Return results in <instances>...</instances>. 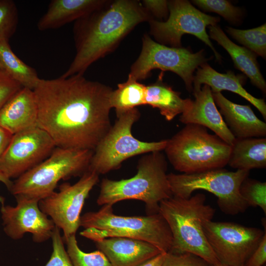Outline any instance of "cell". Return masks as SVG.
Instances as JSON below:
<instances>
[{"mask_svg": "<svg viewBox=\"0 0 266 266\" xmlns=\"http://www.w3.org/2000/svg\"><path fill=\"white\" fill-rule=\"evenodd\" d=\"M154 19L140 0H114L74 22L76 53L61 76L84 75L97 60L112 52L138 24Z\"/></svg>", "mask_w": 266, "mask_h": 266, "instance_id": "cell-2", "label": "cell"}, {"mask_svg": "<svg viewBox=\"0 0 266 266\" xmlns=\"http://www.w3.org/2000/svg\"><path fill=\"white\" fill-rule=\"evenodd\" d=\"M162 266H210L203 259L185 252L179 254L168 252L166 253Z\"/></svg>", "mask_w": 266, "mask_h": 266, "instance_id": "cell-33", "label": "cell"}, {"mask_svg": "<svg viewBox=\"0 0 266 266\" xmlns=\"http://www.w3.org/2000/svg\"><path fill=\"white\" fill-rule=\"evenodd\" d=\"M63 241L66 244V251L73 266H112L100 251L97 250L90 253L83 251L78 246L75 235Z\"/></svg>", "mask_w": 266, "mask_h": 266, "instance_id": "cell-28", "label": "cell"}, {"mask_svg": "<svg viewBox=\"0 0 266 266\" xmlns=\"http://www.w3.org/2000/svg\"><path fill=\"white\" fill-rule=\"evenodd\" d=\"M266 262V233L245 266H263Z\"/></svg>", "mask_w": 266, "mask_h": 266, "instance_id": "cell-36", "label": "cell"}, {"mask_svg": "<svg viewBox=\"0 0 266 266\" xmlns=\"http://www.w3.org/2000/svg\"><path fill=\"white\" fill-rule=\"evenodd\" d=\"M204 235L219 263L245 266L266 233L261 229L230 222L202 223Z\"/></svg>", "mask_w": 266, "mask_h": 266, "instance_id": "cell-12", "label": "cell"}, {"mask_svg": "<svg viewBox=\"0 0 266 266\" xmlns=\"http://www.w3.org/2000/svg\"><path fill=\"white\" fill-rule=\"evenodd\" d=\"M95 244L112 266H137L162 253L150 243L127 237L106 238Z\"/></svg>", "mask_w": 266, "mask_h": 266, "instance_id": "cell-17", "label": "cell"}, {"mask_svg": "<svg viewBox=\"0 0 266 266\" xmlns=\"http://www.w3.org/2000/svg\"><path fill=\"white\" fill-rule=\"evenodd\" d=\"M0 182L3 183L10 190L13 185V182L0 170Z\"/></svg>", "mask_w": 266, "mask_h": 266, "instance_id": "cell-39", "label": "cell"}, {"mask_svg": "<svg viewBox=\"0 0 266 266\" xmlns=\"http://www.w3.org/2000/svg\"><path fill=\"white\" fill-rule=\"evenodd\" d=\"M0 126L12 135L38 126V107L33 91L22 88L0 110Z\"/></svg>", "mask_w": 266, "mask_h": 266, "instance_id": "cell-19", "label": "cell"}, {"mask_svg": "<svg viewBox=\"0 0 266 266\" xmlns=\"http://www.w3.org/2000/svg\"><path fill=\"white\" fill-rule=\"evenodd\" d=\"M231 146L203 126L188 124L167 139L164 150L174 168L193 173L224 168L228 165Z\"/></svg>", "mask_w": 266, "mask_h": 266, "instance_id": "cell-6", "label": "cell"}, {"mask_svg": "<svg viewBox=\"0 0 266 266\" xmlns=\"http://www.w3.org/2000/svg\"><path fill=\"white\" fill-rule=\"evenodd\" d=\"M15 206L4 205L0 197V213L3 230L14 240L22 238L26 233H31L36 243L43 242L51 238L55 227L51 219L40 209L39 201L22 196H15Z\"/></svg>", "mask_w": 266, "mask_h": 266, "instance_id": "cell-15", "label": "cell"}, {"mask_svg": "<svg viewBox=\"0 0 266 266\" xmlns=\"http://www.w3.org/2000/svg\"><path fill=\"white\" fill-rule=\"evenodd\" d=\"M166 253H161L137 266H162Z\"/></svg>", "mask_w": 266, "mask_h": 266, "instance_id": "cell-38", "label": "cell"}, {"mask_svg": "<svg viewBox=\"0 0 266 266\" xmlns=\"http://www.w3.org/2000/svg\"><path fill=\"white\" fill-rule=\"evenodd\" d=\"M207 60L203 50L193 53L187 48L167 46L144 33L140 53L131 66L128 78L139 81L147 78L154 69L170 71L179 76L187 90L192 92L194 72Z\"/></svg>", "mask_w": 266, "mask_h": 266, "instance_id": "cell-10", "label": "cell"}, {"mask_svg": "<svg viewBox=\"0 0 266 266\" xmlns=\"http://www.w3.org/2000/svg\"><path fill=\"white\" fill-rule=\"evenodd\" d=\"M227 32L244 47L266 59V23L258 27L248 30H239L228 27Z\"/></svg>", "mask_w": 266, "mask_h": 266, "instance_id": "cell-27", "label": "cell"}, {"mask_svg": "<svg viewBox=\"0 0 266 266\" xmlns=\"http://www.w3.org/2000/svg\"><path fill=\"white\" fill-rule=\"evenodd\" d=\"M38 126L63 148L94 151L111 127L113 89L83 75L40 79L33 90Z\"/></svg>", "mask_w": 266, "mask_h": 266, "instance_id": "cell-1", "label": "cell"}, {"mask_svg": "<svg viewBox=\"0 0 266 266\" xmlns=\"http://www.w3.org/2000/svg\"><path fill=\"white\" fill-rule=\"evenodd\" d=\"M146 90V85L130 78L118 84L110 96L111 106L115 109L117 117L138 106L145 105Z\"/></svg>", "mask_w": 266, "mask_h": 266, "instance_id": "cell-26", "label": "cell"}, {"mask_svg": "<svg viewBox=\"0 0 266 266\" xmlns=\"http://www.w3.org/2000/svg\"><path fill=\"white\" fill-rule=\"evenodd\" d=\"M168 7L169 14L166 21L152 19L148 22L150 34L155 41L166 46L180 48L182 47V35L192 34L209 46L216 60L220 61L221 56L214 47L206 31L207 26L216 25L220 18L201 12L187 0H169Z\"/></svg>", "mask_w": 266, "mask_h": 266, "instance_id": "cell-11", "label": "cell"}, {"mask_svg": "<svg viewBox=\"0 0 266 266\" xmlns=\"http://www.w3.org/2000/svg\"><path fill=\"white\" fill-rule=\"evenodd\" d=\"M228 165L236 170L266 168V137L235 138Z\"/></svg>", "mask_w": 266, "mask_h": 266, "instance_id": "cell-24", "label": "cell"}, {"mask_svg": "<svg viewBox=\"0 0 266 266\" xmlns=\"http://www.w3.org/2000/svg\"><path fill=\"white\" fill-rule=\"evenodd\" d=\"M163 72L157 81L146 86L145 105L158 108L167 121L181 114L190 105L192 100L182 99L181 93L163 82Z\"/></svg>", "mask_w": 266, "mask_h": 266, "instance_id": "cell-23", "label": "cell"}, {"mask_svg": "<svg viewBox=\"0 0 266 266\" xmlns=\"http://www.w3.org/2000/svg\"><path fill=\"white\" fill-rule=\"evenodd\" d=\"M56 147L38 126L16 133L0 158V170L10 179L17 178L45 160Z\"/></svg>", "mask_w": 266, "mask_h": 266, "instance_id": "cell-14", "label": "cell"}, {"mask_svg": "<svg viewBox=\"0 0 266 266\" xmlns=\"http://www.w3.org/2000/svg\"><path fill=\"white\" fill-rule=\"evenodd\" d=\"M12 135L11 133L0 126V158L9 145Z\"/></svg>", "mask_w": 266, "mask_h": 266, "instance_id": "cell-37", "label": "cell"}, {"mask_svg": "<svg viewBox=\"0 0 266 266\" xmlns=\"http://www.w3.org/2000/svg\"><path fill=\"white\" fill-rule=\"evenodd\" d=\"M167 168L161 151L149 153L139 159L137 171L132 177L120 180L103 178L97 204L113 205L120 201L136 200L145 203L147 215L159 213L160 202L172 196Z\"/></svg>", "mask_w": 266, "mask_h": 266, "instance_id": "cell-4", "label": "cell"}, {"mask_svg": "<svg viewBox=\"0 0 266 266\" xmlns=\"http://www.w3.org/2000/svg\"><path fill=\"white\" fill-rule=\"evenodd\" d=\"M3 70V69L2 68V67L0 61V70Z\"/></svg>", "mask_w": 266, "mask_h": 266, "instance_id": "cell-41", "label": "cell"}, {"mask_svg": "<svg viewBox=\"0 0 266 266\" xmlns=\"http://www.w3.org/2000/svg\"><path fill=\"white\" fill-rule=\"evenodd\" d=\"M141 4L153 18H166L169 13L168 1L165 0H143Z\"/></svg>", "mask_w": 266, "mask_h": 266, "instance_id": "cell-35", "label": "cell"}, {"mask_svg": "<svg viewBox=\"0 0 266 266\" xmlns=\"http://www.w3.org/2000/svg\"><path fill=\"white\" fill-rule=\"evenodd\" d=\"M249 171L220 168L193 173H170L167 179L172 196L188 199L195 191L204 190L217 198L218 205L224 213L234 215L244 212L248 207L239 188Z\"/></svg>", "mask_w": 266, "mask_h": 266, "instance_id": "cell-8", "label": "cell"}, {"mask_svg": "<svg viewBox=\"0 0 266 266\" xmlns=\"http://www.w3.org/2000/svg\"><path fill=\"white\" fill-rule=\"evenodd\" d=\"M195 100L181 114L179 121L185 125L194 124L211 130L223 140L232 145L235 138L226 126L214 102L210 87L205 84L193 92Z\"/></svg>", "mask_w": 266, "mask_h": 266, "instance_id": "cell-16", "label": "cell"}, {"mask_svg": "<svg viewBox=\"0 0 266 266\" xmlns=\"http://www.w3.org/2000/svg\"><path fill=\"white\" fill-rule=\"evenodd\" d=\"M212 95L226 126L235 138L265 137L266 124L257 117L250 105L235 103L221 92Z\"/></svg>", "mask_w": 266, "mask_h": 266, "instance_id": "cell-18", "label": "cell"}, {"mask_svg": "<svg viewBox=\"0 0 266 266\" xmlns=\"http://www.w3.org/2000/svg\"><path fill=\"white\" fill-rule=\"evenodd\" d=\"M22 88L4 70H0V110Z\"/></svg>", "mask_w": 266, "mask_h": 266, "instance_id": "cell-34", "label": "cell"}, {"mask_svg": "<svg viewBox=\"0 0 266 266\" xmlns=\"http://www.w3.org/2000/svg\"><path fill=\"white\" fill-rule=\"evenodd\" d=\"M140 117L139 110L134 108L117 117L94 150L88 170L99 175L105 174L120 168L122 163L130 158L164 150L167 139L145 142L132 134V127Z\"/></svg>", "mask_w": 266, "mask_h": 266, "instance_id": "cell-9", "label": "cell"}, {"mask_svg": "<svg viewBox=\"0 0 266 266\" xmlns=\"http://www.w3.org/2000/svg\"><path fill=\"white\" fill-rule=\"evenodd\" d=\"M192 2L205 11L214 12L232 23L239 21L240 9L226 0H194Z\"/></svg>", "mask_w": 266, "mask_h": 266, "instance_id": "cell-31", "label": "cell"}, {"mask_svg": "<svg viewBox=\"0 0 266 266\" xmlns=\"http://www.w3.org/2000/svg\"><path fill=\"white\" fill-rule=\"evenodd\" d=\"M206 196L198 193L189 198L172 196L159 203V213L168 224L172 236L169 252H188L210 265L219 264L204 235L202 223L212 220L215 209L205 203Z\"/></svg>", "mask_w": 266, "mask_h": 266, "instance_id": "cell-3", "label": "cell"}, {"mask_svg": "<svg viewBox=\"0 0 266 266\" xmlns=\"http://www.w3.org/2000/svg\"><path fill=\"white\" fill-rule=\"evenodd\" d=\"M209 29V36L228 52L236 68L248 77L253 85L266 93V82L260 71L256 54L232 41L217 25L210 26Z\"/></svg>", "mask_w": 266, "mask_h": 266, "instance_id": "cell-22", "label": "cell"}, {"mask_svg": "<svg viewBox=\"0 0 266 266\" xmlns=\"http://www.w3.org/2000/svg\"><path fill=\"white\" fill-rule=\"evenodd\" d=\"M0 61L3 69L22 87L33 90L41 79L33 68L15 54L8 42H0Z\"/></svg>", "mask_w": 266, "mask_h": 266, "instance_id": "cell-25", "label": "cell"}, {"mask_svg": "<svg viewBox=\"0 0 266 266\" xmlns=\"http://www.w3.org/2000/svg\"><path fill=\"white\" fill-rule=\"evenodd\" d=\"M93 153L56 147L45 160L16 178L9 191L39 201L55 192L61 180L81 177L88 170Z\"/></svg>", "mask_w": 266, "mask_h": 266, "instance_id": "cell-7", "label": "cell"}, {"mask_svg": "<svg viewBox=\"0 0 266 266\" xmlns=\"http://www.w3.org/2000/svg\"><path fill=\"white\" fill-rule=\"evenodd\" d=\"M80 226L85 229L80 235L95 242L109 237L131 238L150 243L162 253L169 252L172 245L169 227L159 213L120 216L113 213L112 205H104L97 211L81 216Z\"/></svg>", "mask_w": 266, "mask_h": 266, "instance_id": "cell-5", "label": "cell"}, {"mask_svg": "<svg viewBox=\"0 0 266 266\" xmlns=\"http://www.w3.org/2000/svg\"><path fill=\"white\" fill-rule=\"evenodd\" d=\"M99 181V175L88 170L74 184L64 183L60 185L58 192L39 201L41 210L62 230L63 239L75 235L80 227V214L85 201Z\"/></svg>", "mask_w": 266, "mask_h": 266, "instance_id": "cell-13", "label": "cell"}, {"mask_svg": "<svg viewBox=\"0 0 266 266\" xmlns=\"http://www.w3.org/2000/svg\"><path fill=\"white\" fill-rule=\"evenodd\" d=\"M239 193L248 206H259L266 214V182L247 177L242 182Z\"/></svg>", "mask_w": 266, "mask_h": 266, "instance_id": "cell-29", "label": "cell"}, {"mask_svg": "<svg viewBox=\"0 0 266 266\" xmlns=\"http://www.w3.org/2000/svg\"><path fill=\"white\" fill-rule=\"evenodd\" d=\"M18 11L14 1L0 0V42H9L18 23Z\"/></svg>", "mask_w": 266, "mask_h": 266, "instance_id": "cell-30", "label": "cell"}, {"mask_svg": "<svg viewBox=\"0 0 266 266\" xmlns=\"http://www.w3.org/2000/svg\"><path fill=\"white\" fill-rule=\"evenodd\" d=\"M110 0H52L39 19L40 31L59 28L106 5Z\"/></svg>", "mask_w": 266, "mask_h": 266, "instance_id": "cell-21", "label": "cell"}, {"mask_svg": "<svg viewBox=\"0 0 266 266\" xmlns=\"http://www.w3.org/2000/svg\"><path fill=\"white\" fill-rule=\"evenodd\" d=\"M51 239L52 242V252L50 258L44 266H73L60 233V229L55 226Z\"/></svg>", "mask_w": 266, "mask_h": 266, "instance_id": "cell-32", "label": "cell"}, {"mask_svg": "<svg viewBox=\"0 0 266 266\" xmlns=\"http://www.w3.org/2000/svg\"><path fill=\"white\" fill-rule=\"evenodd\" d=\"M226 266V265H222L221 264H219L217 265H214V266Z\"/></svg>", "mask_w": 266, "mask_h": 266, "instance_id": "cell-40", "label": "cell"}, {"mask_svg": "<svg viewBox=\"0 0 266 266\" xmlns=\"http://www.w3.org/2000/svg\"><path fill=\"white\" fill-rule=\"evenodd\" d=\"M197 69L194 76L193 92L200 89L201 85L203 84L209 86L212 93L227 90L237 94L253 105L266 120V103L265 100L255 98L243 88L244 76L235 75L232 71L226 73L218 72L206 63Z\"/></svg>", "mask_w": 266, "mask_h": 266, "instance_id": "cell-20", "label": "cell"}]
</instances>
